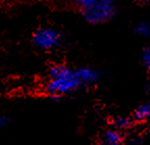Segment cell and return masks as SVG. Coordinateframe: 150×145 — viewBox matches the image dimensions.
Instances as JSON below:
<instances>
[{"label": "cell", "instance_id": "obj_4", "mask_svg": "<svg viewBox=\"0 0 150 145\" xmlns=\"http://www.w3.org/2000/svg\"><path fill=\"white\" fill-rule=\"evenodd\" d=\"M75 74L81 88L95 85L100 80L101 76L100 72L93 67H80V68L75 69Z\"/></svg>", "mask_w": 150, "mask_h": 145}, {"label": "cell", "instance_id": "obj_5", "mask_svg": "<svg viewBox=\"0 0 150 145\" xmlns=\"http://www.w3.org/2000/svg\"><path fill=\"white\" fill-rule=\"evenodd\" d=\"M101 145H124V136L122 131L110 129L102 134Z\"/></svg>", "mask_w": 150, "mask_h": 145}, {"label": "cell", "instance_id": "obj_1", "mask_svg": "<svg viewBox=\"0 0 150 145\" xmlns=\"http://www.w3.org/2000/svg\"><path fill=\"white\" fill-rule=\"evenodd\" d=\"M75 69L65 65H54L48 70V80L45 85V92L52 98H59L80 89Z\"/></svg>", "mask_w": 150, "mask_h": 145}, {"label": "cell", "instance_id": "obj_8", "mask_svg": "<svg viewBox=\"0 0 150 145\" xmlns=\"http://www.w3.org/2000/svg\"><path fill=\"white\" fill-rule=\"evenodd\" d=\"M134 29H136V33H138L140 37L147 38V37H149V35H150V25L148 22H145V21L139 22V23H137Z\"/></svg>", "mask_w": 150, "mask_h": 145}, {"label": "cell", "instance_id": "obj_2", "mask_svg": "<svg viewBox=\"0 0 150 145\" xmlns=\"http://www.w3.org/2000/svg\"><path fill=\"white\" fill-rule=\"evenodd\" d=\"M75 6L82 18L91 24H100L108 21L117 14V5L110 0H80Z\"/></svg>", "mask_w": 150, "mask_h": 145}, {"label": "cell", "instance_id": "obj_3", "mask_svg": "<svg viewBox=\"0 0 150 145\" xmlns=\"http://www.w3.org/2000/svg\"><path fill=\"white\" fill-rule=\"evenodd\" d=\"M33 42L41 49L50 50L61 44L62 35L52 27H42L33 33Z\"/></svg>", "mask_w": 150, "mask_h": 145}, {"label": "cell", "instance_id": "obj_10", "mask_svg": "<svg viewBox=\"0 0 150 145\" xmlns=\"http://www.w3.org/2000/svg\"><path fill=\"white\" fill-rule=\"evenodd\" d=\"M5 122H6V120H5V118L0 117V127H2V125H4Z\"/></svg>", "mask_w": 150, "mask_h": 145}, {"label": "cell", "instance_id": "obj_7", "mask_svg": "<svg viewBox=\"0 0 150 145\" xmlns=\"http://www.w3.org/2000/svg\"><path fill=\"white\" fill-rule=\"evenodd\" d=\"M132 119L129 117H124V116H120V117H116L115 119L112 120V129H117L119 131H125L128 129L129 127H131L132 125Z\"/></svg>", "mask_w": 150, "mask_h": 145}, {"label": "cell", "instance_id": "obj_9", "mask_svg": "<svg viewBox=\"0 0 150 145\" xmlns=\"http://www.w3.org/2000/svg\"><path fill=\"white\" fill-rule=\"evenodd\" d=\"M141 59H142V63L145 66L146 69H149L150 67V49L149 47L146 46L141 53Z\"/></svg>", "mask_w": 150, "mask_h": 145}, {"label": "cell", "instance_id": "obj_6", "mask_svg": "<svg viewBox=\"0 0 150 145\" xmlns=\"http://www.w3.org/2000/svg\"><path fill=\"white\" fill-rule=\"evenodd\" d=\"M150 117V104L149 102H143L136 109L132 115V121L145 122Z\"/></svg>", "mask_w": 150, "mask_h": 145}]
</instances>
